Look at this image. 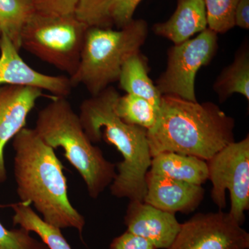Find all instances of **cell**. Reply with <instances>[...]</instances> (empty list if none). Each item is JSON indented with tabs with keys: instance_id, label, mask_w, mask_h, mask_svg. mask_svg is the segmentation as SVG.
Wrapping results in <instances>:
<instances>
[{
	"instance_id": "6da1fadb",
	"label": "cell",
	"mask_w": 249,
	"mask_h": 249,
	"mask_svg": "<svg viewBox=\"0 0 249 249\" xmlns=\"http://www.w3.org/2000/svg\"><path fill=\"white\" fill-rule=\"evenodd\" d=\"M14 175L21 202L33 204L42 219L58 229L81 234L83 215L71 204L63 165L35 129L24 127L14 138Z\"/></svg>"
},
{
	"instance_id": "7a4b0ae2",
	"label": "cell",
	"mask_w": 249,
	"mask_h": 249,
	"mask_svg": "<svg viewBox=\"0 0 249 249\" xmlns=\"http://www.w3.org/2000/svg\"><path fill=\"white\" fill-rule=\"evenodd\" d=\"M235 121L213 103L162 95L155 125L147 130L152 157L164 152L209 160L235 142Z\"/></svg>"
},
{
	"instance_id": "3957f363",
	"label": "cell",
	"mask_w": 249,
	"mask_h": 249,
	"mask_svg": "<svg viewBox=\"0 0 249 249\" xmlns=\"http://www.w3.org/2000/svg\"><path fill=\"white\" fill-rule=\"evenodd\" d=\"M119 96L114 88L108 87L83 101L79 117L91 142L103 139L114 145L124 159L116 166L118 173L110 185L111 195L143 201L147 191L146 175L152 160L147 129L127 124L118 116L114 106Z\"/></svg>"
},
{
	"instance_id": "277c9868",
	"label": "cell",
	"mask_w": 249,
	"mask_h": 249,
	"mask_svg": "<svg viewBox=\"0 0 249 249\" xmlns=\"http://www.w3.org/2000/svg\"><path fill=\"white\" fill-rule=\"evenodd\" d=\"M36 131L52 148L62 147L64 157L84 180L89 196H98L113 182L116 165L105 158L85 133L79 115L67 98L53 97L39 111Z\"/></svg>"
},
{
	"instance_id": "5b68a950",
	"label": "cell",
	"mask_w": 249,
	"mask_h": 249,
	"mask_svg": "<svg viewBox=\"0 0 249 249\" xmlns=\"http://www.w3.org/2000/svg\"><path fill=\"white\" fill-rule=\"evenodd\" d=\"M147 36L145 21L132 20L119 30L89 27L85 35L79 66L70 77L73 87L83 85L96 96L119 80L124 62L139 53Z\"/></svg>"
},
{
	"instance_id": "8992f818",
	"label": "cell",
	"mask_w": 249,
	"mask_h": 249,
	"mask_svg": "<svg viewBox=\"0 0 249 249\" xmlns=\"http://www.w3.org/2000/svg\"><path fill=\"white\" fill-rule=\"evenodd\" d=\"M88 28L75 15L45 16L35 11L23 28L21 49L71 77L79 66Z\"/></svg>"
},
{
	"instance_id": "52a82bcc",
	"label": "cell",
	"mask_w": 249,
	"mask_h": 249,
	"mask_svg": "<svg viewBox=\"0 0 249 249\" xmlns=\"http://www.w3.org/2000/svg\"><path fill=\"white\" fill-rule=\"evenodd\" d=\"M206 163L209 179L213 185V201L220 210L226 208L228 190L231 200L229 214L242 226L245 221V212L249 209V136L229 144Z\"/></svg>"
},
{
	"instance_id": "ba28073f",
	"label": "cell",
	"mask_w": 249,
	"mask_h": 249,
	"mask_svg": "<svg viewBox=\"0 0 249 249\" xmlns=\"http://www.w3.org/2000/svg\"><path fill=\"white\" fill-rule=\"evenodd\" d=\"M217 47V34L209 28L196 38L175 45L168 51V65L157 81L161 95H175L196 102L195 83L197 71L213 58Z\"/></svg>"
},
{
	"instance_id": "9c48e42d",
	"label": "cell",
	"mask_w": 249,
	"mask_h": 249,
	"mask_svg": "<svg viewBox=\"0 0 249 249\" xmlns=\"http://www.w3.org/2000/svg\"><path fill=\"white\" fill-rule=\"evenodd\" d=\"M249 233L229 214L198 213L183 223L168 249H249Z\"/></svg>"
},
{
	"instance_id": "30bf717a",
	"label": "cell",
	"mask_w": 249,
	"mask_h": 249,
	"mask_svg": "<svg viewBox=\"0 0 249 249\" xmlns=\"http://www.w3.org/2000/svg\"><path fill=\"white\" fill-rule=\"evenodd\" d=\"M9 37L2 34L0 45V86L32 87L65 97L73 88L70 76H51L36 71L24 61Z\"/></svg>"
},
{
	"instance_id": "8fae6325",
	"label": "cell",
	"mask_w": 249,
	"mask_h": 249,
	"mask_svg": "<svg viewBox=\"0 0 249 249\" xmlns=\"http://www.w3.org/2000/svg\"><path fill=\"white\" fill-rule=\"evenodd\" d=\"M44 96L43 90L32 87L0 86V184L7 179L5 147L25 127L28 115Z\"/></svg>"
},
{
	"instance_id": "7c38bea8",
	"label": "cell",
	"mask_w": 249,
	"mask_h": 249,
	"mask_svg": "<svg viewBox=\"0 0 249 249\" xmlns=\"http://www.w3.org/2000/svg\"><path fill=\"white\" fill-rule=\"evenodd\" d=\"M124 223L127 231L150 241L156 249L169 248L181 225L175 214L139 200H129Z\"/></svg>"
},
{
	"instance_id": "4fadbf2b",
	"label": "cell",
	"mask_w": 249,
	"mask_h": 249,
	"mask_svg": "<svg viewBox=\"0 0 249 249\" xmlns=\"http://www.w3.org/2000/svg\"><path fill=\"white\" fill-rule=\"evenodd\" d=\"M147 191L143 202L175 214L190 213L201 204L204 196L201 186L159 176L146 175Z\"/></svg>"
},
{
	"instance_id": "5bb4252c",
	"label": "cell",
	"mask_w": 249,
	"mask_h": 249,
	"mask_svg": "<svg viewBox=\"0 0 249 249\" xmlns=\"http://www.w3.org/2000/svg\"><path fill=\"white\" fill-rule=\"evenodd\" d=\"M207 26L204 0H178V7L172 17L165 22L156 24L153 30L157 35L178 45L202 32Z\"/></svg>"
},
{
	"instance_id": "9a60e30c",
	"label": "cell",
	"mask_w": 249,
	"mask_h": 249,
	"mask_svg": "<svg viewBox=\"0 0 249 249\" xmlns=\"http://www.w3.org/2000/svg\"><path fill=\"white\" fill-rule=\"evenodd\" d=\"M149 173L201 186L209 179L206 160L172 152H164L152 157Z\"/></svg>"
},
{
	"instance_id": "2e32d148",
	"label": "cell",
	"mask_w": 249,
	"mask_h": 249,
	"mask_svg": "<svg viewBox=\"0 0 249 249\" xmlns=\"http://www.w3.org/2000/svg\"><path fill=\"white\" fill-rule=\"evenodd\" d=\"M118 81L127 93L144 98L160 109L161 93L149 78L146 62L140 52L124 62Z\"/></svg>"
},
{
	"instance_id": "e0dca14e",
	"label": "cell",
	"mask_w": 249,
	"mask_h": 249,
	"mask_svg": "<svg viewBox=\"0 0 249 249\" xmlns=\"http://www.w3.org/2000/svg\"><path fill=\"white\" fill-rule=\"evenodd\" d=\"M10 206L14 211L13 222L15 226L36 232L49 249H72L60 229L45 222L31 205L19 201Z\"/></svg>"
},
{
	"instance_id": "ac0fdd59",
	"label": "cell",
	"mask_w": 249,
	"mask_h": 249,
	"mask_svg": "<svg viewBox=\"0 0 249 249\" xmlns=\"http://www.w3.org/2000/svg\"><path fill=\"white\" fill-rule=\"evenodd\" d=\"M213 88L221 101L233 93L243 95L249 100V53L245 46L236 54L235 60L218 76Z\"/></svg>"
},
{
	"instance_id": "d6986e66",
	"label": "cell",
	"mask_w": 249,
	"mask_h": 249,
	"mask_svg": "<svg viewBox=\"0 0 249 249\" xmlns=\"http://www.w3.org/2000/svg\"><path fill=\"white\" fill-rule=\"evenodd\" d=\"M34 13L32 0H0V29L18 50L23 28Z\"/></svg>"
},
{
	"instance_id": "ffe728a7",
	"label": "cell",
	"mask_w": 249,
	"mask_h": 249,
	"mask_svg": "<svg viewBox=\"0 0 249 249\" xmlns=\"http://www.w3.org/2000/svg\"><path fill=\"white\" fill-rule=\"evenodd\" d=\"M114 107L116 114L124 122L147 130L155 125L160 110L144 98L129 93L119 96Z\"/></svg>"
},
{
	"instance_id": "44dd1931",
	"label": "cell",
	"mask_w": 249,
	"mask_h": 249,
	"mask_svg": "<svg viewBox=\"0 0 249 249\" xmlns=\"http://www.w3.org/2000/svg\"><path fill=\"white\" fill-rule=\"evenodd\" d=\"M116 0H78L75 16L88 27L107 28Z\"/></svg>"
},
{
	"instance_id": "7402d4cb",
	"label": "cell",
	"mask_w": 249,
	"mask_h": 249,
	"mask_svg": "<svg viewBox=\"0 0 249 249\" xmlns=\"http://www.w3.org/2000/svg\"><path fill=\"white\" fill-rule=\"evenodd\" d=\"M210 29L224 34L235 27L234 15L240 0H204Z\"/></svg>"
},
{
	"instance_id": "603a6c76",
	"label": "cell",
	"mask_w": 249,
	"mask_h": 249,
	"mask_svg": "<svg viewBox=\"0 0 249 249\" xmlns=\"http://www.w3.org/2000/svg\"><path fill=\"white\" fill-rule=\"evenodd\" d=\"M5 206L0 204V209ZM0 249H49L42 242L36 240L30 232L19 228L9 230L0 222Z\"/></svg>"
},
{
	"instance_id": "cb8c5ba5",
	"label": "cell",
	"mask_w": 249,
	"mask_h": 249,
	"mask_svg": "<svg viewBox=\"0 0 249 249\" xmlns=\"http://www.w3.org/2000/svg\"><path fill=\"white\" fill-rule=\"evenodd\" d=\"M37 14L52 16L75 15L78 0H32Z\"/></svg>"
},
{
	"instance_id": "d4e9b609",
	"label": "cell",
	"mask_w": 249,
	"mask_h": 249,
	"mask_svg": "<svg viewBox=\"0 0 249 249\" xmlns=\"http://www.w3.org/2000/svg\"><path fill=\"white\" fill-rule=\"evenodd\" d=\"M142 0H121L111 11V19L119 28H122L133 20L132 17L137 6Z\"/></svg>"
},
{
	"instance_id": "484cf974",
	"label": "cell",
	"mask_w": 249,
	"mask_h": 249,
	"mask_svg": "<svg viewBox=\"0 0 249 249\" xmlns=\"http://www.w3.org/2000/svg\"><path fill=\"white\" fill-rule=\"evenodd\" d=\"M110 249H156L150 241L125 231L112 240Z\"/></svg>"
},
{
	"instance_id": "4316f807",
	"label": "cell",
	"mask_w": 249,
	"mask_h": 249,
	"mask_svg": "<svg viewBox=\"0 0 249 249\" xmlns=\"http://www.w3.org/2000/svg\"><path fill=\"white\" fill-rule=\"evenodd\" d=\"M235 26L249 29V0H240L236 6L234 15Z\"/></svg>"
},
{
	"instance_id": "83f0119b",
	"label": "cell",
	"mask_w": 249,
	"mask_h": 249,
	"mask_svg": "<svg viewBox=\"0 0 249 249\" xmlns=\"http://www.w3.org/2000/svg\"><path fill=\"white\" fill-rule=\"evenodd\" d=\"M1 36H2V33H1V29H0V45H1Z\"/></svg>"
},
{
	"instance_id": "f1b7e54d",
	"label": "cell",
	"mask_w": 249,
	"mask_h": 249,
	"mask_svg": "<svg viewBox=\"0 0 249 249\" xmlns=\"http://www.w3.org/2000/svg\"><path fill=\"white\" fill-rule=\"evenodd\" d=\"M121 1V0H116L115 3H114V5H115L116 4V3H118V2H119V1Z\"/></svg>"
}]
</instances>
